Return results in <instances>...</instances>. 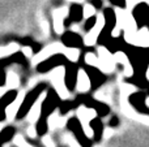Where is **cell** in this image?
I'll return each mask as SVG.
<instances>
[{
	"label": "cell",
	"instance_id": "obj_19",
	"mask_svg": "<svg viewBox=\"0 0 149 147\" xmlns=\"http://www.w3.org/2000/svg\"><path fill=\"white\" fill-rule=\"evenodd\" d=\"M94 16H97L95 7L93 4H90V3H85L84 7H82V17H84V20H89V18L94 17Z\"/></svg>",
	"mask_w": 149,
	"mask_h": 147
},
{
	"label": "cell",
	"instance_id": "obj_22",
	"mask_svg": "<svg viewBox=\"0 0 149 147\" xmlns=\"http://www.w3.org/2000/svg\"><path fill=\"white\" fill-rule=\"evenodd\" d=\"M140 3H144L143 0H126V8H128L130 10H134V8L136 5H139Z\"/></svg>",
	"mask_w": 149,
	"mask_h": 147
},
{
	"label": "cell",
	"instance_id": "obj_13",
	"mask_svg": "<svg viewBox=\"0 0 149 147\" xmlns=\"http://www.w3.org/2000/svg\"><path fill=\"white\" fill-rule=\"evenodd\" d=\"M114 57H115L116 63L118 64L123 65V73L126 77H132L134 76V68H132V64L130 61L128 56L127 54H124L123 51H118V52H114Z\"/></svg>",
	"mask_w": 149,
	"mask_h": 147
},
{
	"label": "cell",
	"instance_id": "obj_11",
	"mask_svg": "<svg viewBox=\"0 0 149 147\" xmlns=\"http://www.w3.org/2000/svg\"><path fill=\"white\" fill-rule=\"evenodd\" d=\"M74 89H76V91L80 94H85L92 89L90 77L86 70L82 69V68H80L76 73V85H74Z\"/></svg>",
	"mask_w": 149,
	"mask_h": 147
},
{
	"label": "cell",
	"instance_id": "obj_7",
	"mask_svg": "<svg viewBox=\"0 0 149 147\" xmlns=\"http://www.w3.org/2000/svg\"><path fill=\"white\" fill-rule=\"evenodd\" d=\"M97 54H98V57H100V72L102 73H113L116 68V60L114 57V54H111L106 47L103 46H100L97 48Z\"/></svg>",
	"mask_w": 149,
	"mask_h": 147
},
{
	"label": "cell",
	"instance_id": "obj_5",
	"mask_svg": "<svg viewBox=\"0 0 149 147\" xmlns=\"http://www.w3.org/2000/svg\"><path fill=\"white\" fill-rule=\"evenodd\" d=\"M123 35L127 43L141 48H149V29L147 26H143L136 31H124Z\"/></svg>",
	"mask_w": 149,
	"mask_h": 147
},
{
	"label": "cell",
	"instance_id": "obj_24",
	"mask_svg": "<svg viewBox=\"0 0 149 147\" xmlns=\"http://www.w3.org/2000/svg\"><path fill=\"white\" fill-rule=\"evenodd\" d=\"M38 130V129H37ZM37 130H36V126H34V124H33V126H29V129H28V134H29V137H31V138H34L37 135Z\"/></svg>",
	"mask_w": 149,
	"mask_h": 147
},
{
	"label": "cell",
	"instance_id": "obj_16",
	"mask_svg": "<svg viewBox=\"0 0 149 147\" xmlns=\"http://www.w3.org/2000/svg\"><path fill=\"white\" fill-rule=\"evenodd\" d=\"M20 48H21V47L18 46L17 43H9V44H7V46H3L1 47L0 54H1L3 59H7V57L15 55L16 52H18V51H20Z\"/></svg>",
	"mask_w": 149,
	"mask_h": 147
},
{
	"label": "cell",
	"instance_id": "obj_1",
	"mask_svg": "<svg viewBox=\"0 0 149 147\" xmlns=\"http://www.w3.org/2000/svg\"><path fill=\"white\" fill-rule=\"evenodd\" d=\"M137 22L128 8H115V26L111 31V36L118 38L122 31H136Z\"/></svg>",
	"mask_w": 149,
	"mask_h": 147
},
{
	"label": "cell",
	"instance_id": "obj_26",
	"mask_svg": "<svg viewBox=\"0 0 149 147\" xmlns=\"http://www.w3.org/2000/svg\"><path fill=\"white\" fill-rule=\"evenodd\" d=\"M145 77H147V80L149 81V65H148V68H147V72H145Z\"/></svg>",
	"mask_w": 149,
	"mask_h": 147
},
{
	"label": "cell",
	"instance_id": "obj_4",
	"mask_svg": "<svg viewBox=\"0 0 149 147\" xmlns=\"http://www.w3.org/2000/svg\"><path fill=\"white\" fill-rule=\"evenodd\" d=\"M76 116H77V120H79V122H80V126L82 128L84 134L86 135L88 138H92L93 135H94V133H93L92 128H90V121H92L93 119H95L97 111H95L94 108H88V107L80 106L79 108H77Z\"/></svg>",
	"mask_w": 149,
	"mask_h": 147
},
{
	"label": "cell",
	"instance_id": "obj_28",
	"mask_svg": "<svg viewBox=\"0 0 149 147\" xmlns=\"http://www.w3.org/2000/svg\"><path fill=\"white\" fill-rule=\"evenodd\" d=\"M143 1H144V3H147V4L149 5V0H143Z\"/></svg>",
	"mask_w": 149,
	"mask_h": 147
},
{
	"label": "cell",
	"instance_id": "obj_3",
	"mask_svg": "<svg viewBox=\"0 0 149 147\" xmlns=\"http://www.w3.org/2000/svg\"><path fill=\"white\" fill-rule=\"evenodd\" d=\"M106 22H107V21H106L105 14H103V13H97L94 25H93L92 27L89 29V31L85 34L84 39H82V43H84L86 47L95 46L101 33L103 31V29H105V26H106Z\"/></svg>",
	"mask_w": 149,
	"mask_h": 147
},
{
	"label": "cell",
	"instance_id": "obj_20",
	"mask_svg": "<svg viewBox=\"0 0 149 147\" xmlns=\"http://www.w3.org/2000/svg\"><path fill=\"white\" fill-rule=\"evenodd\" d=\"M13 143L17 147H33L31 145H29L26 142V139H24V137H21V135H15L13 137Z\"/></svg>",
	"mask_w": 149,
	"mask_h": 147
},
{
	"label": "cell",
	"instance_id": "obj_8",
	"mask_svg": "<svg viewBox=\"0 0 149 147\" xmlns=\"http://www.w3.org/2000/svg\"><path fill=\"white\" fill-rule=\"evenodd\" d=\"M47 96H49L47 91H43V93L36 99V102L31 104L30 109L28 111V113H26V116H25V119L28 120L30 124H36L37 121L41 120V116H42V113H43V106H45V102H46Z\"/></svg>",
	"mask_w": 149,
	"mask_h": 147
},
{
	"label": "cell",
	"instance_id": "obj_15",
	"mask_svg": "<svg viewBox=\"0 0 149 147\" xmlns=\"http://www.w3.org/2000/svg\"><path fill=\"white\" fill-rule=\"evenodd\" d=\"M64 57L71 63H77L80 59V49L77 47H65L64 52H63Z\"/></svg>",
	"mask_w": 149,
	"mask_h": 147
},
{
	"label": "cell",
	"instance_id": "obj_10",
	"mask_svg": "<svg viewBox=\"0 0 149 147\" xmlns=\"http://www.w3.org/2000/svg\"><path fill=\"white\" fill-rule=\"evenodd\" d=\"M25 96H26L25 93L21 91V93L17 94V96L15 98V100L10 102V103L5 107L4 108V119H3V121H5V120H13L18 116L20 109L24 104V100H25Z\"/></svg>",
	"mask_w": 149,
	"mask_h": 147
},
{
	"label": "cell",
	"instance_id": "obj_6",
	"mask_svg": "<svg viewBox=\"0 0 149 147\" xmlns=\"http://www.w3.org/2000/svg\"><path fill=\"white\" fill-rule=\"evenodd\" d=\"M64 49H65V44L60 43V42H54V43H51V44H47L45 48H42L38 54L31 57V63H33L34 65H39L41 63H43L45 60L52 57L54 55L63 54Z\"/></svg>",
	"mask_w": 149,
	"mask_h": 147
},
{
	"label": "cell",
	"instance_id": "obj_14",
	"mask_svg": "<svg viewBox=\"0 0 149 147\" xmlns=\"http://www.w3.org/2000/svg\"><path fill=\"white\" fill-rule=\"evenodd\" d=\"M59 56H56V55H54L52 57H50V59L45 60L43 63H41L39 64V70L41 72H49V70L52 69V67H58V65H62L59 63Z\"/></svg>",
	"mask_w": 149,
	"mask_h": 147
},
{
	"label": "cell",
	"instance_id": "obj_18",
	"mask_svg": "<svg viewBox=\"0 0 149 147\" xmlns=\"http://www.w3.org/2000/svg\"><path fill=\"white\" fill-rule=\"evenodd\" d=\"M85 64L89 65L92 68H95V69L100 70V57H98V54H94V52H88L85 54Z\"/></svg>",
	"mask_w": 149,
	"mask_h": 147
},
{
	"label": "cell",
	"instance_id": "obj_25",
	"mask_svg": "<svg viewBox=\"0 0 149 147\" xmlns=\"http://www.w3.org/2000/svg\"><path fill=\"white\" fill-rule=\"evenodd\" d=\"M67 1H70V3H79V4H81V3H84V0H67Z\"/></svg>",
	"mask_w": 149,
	"mask_h": 147
},
{
	"label": "cell",
	"instance_id": "obj_21",
	"mask_svg": "<svg viewBox=\"0 0 149 147\" xmlns=\"http://www.w3.org/2000/svg\"><path fill=\"white\" fill-rule=\"evenodd\" d=\"M21 52H22V55L26 57V59H31V57L34 56V51L31 49V47H21Z\"/></svg>",
	"mask_w": 149,
	"mask_h": 147
},
{
	"label": "cell",
	"instance_id": "obj_27",
	"mask_svg": "<svg viewBox=\"0 0 149 147\" xmlns=\"http://www.w3.org/2000/svg\"><path fill=\"white\" fill-rule=\"evenodd\" d=\"M145 104H147V107H149V98H147V100H145Z\"/></svg>",
	"mask_w": 149,
	"mask_h": 147
},
{
	"label": "cell",
	"instance_id": "obj_23",
	"mask_svg": "<svg viewBox=\"0 0 149 147\" xmlns=\"http://www.w3.org/2000/svg\"><path fill=\"white\" fill-rule=\"evenodd\" d=\"M42 142H43V145L46 147H55L54 146V142H52V139L49 137V135H45V137H42Z\"/></svg>",
	"mask_w": 149,
	"mask_h": 147
},
{
	"label": "cell",
	"instance_id": "obj_12",
	"mask_svg": "<svg viewBox=\"0 0 149 147\" xmlns=\"http://www.w3.org/2000/svg\"><path fill=\"white\" fill-rule=\"evenodd\" d=\"M18 87H20V77L15 70H9L3 81L1 96L7 93V90H17Z\"/></svg>",
	"mask_w": 149,
	"mask_h": 147
},
{
	"label": "cell",
	"instance_id": "obj_2",
	"mask_svg": "<svg viewBox=\"0 0 149 147\" xmlns=\"http://www.w3.org/2000/svg\"><path fill=\"white\" fill-rule=\"evenodd\" d=\"M65 77H67V68L64 65H58L54 69L49 70V80L60 99L70 98V87L67 85Z\"/></svg>",
	"mask_w": 149,
	"mask_h": 147
},
{
	"label": "cell",
	"instance_id": "obj_17",
	"mask_svg": "<svg viewBox=\"0 0 149 147\" xmlns=\"http://www.w3.org/2000/svg\"><path fill=\"white\" fill-rule=\"evenodd\" d=\"M47 124H49V126L51 128H62L63 125L65 124V120H63L62 116H59V113L58 112H54V113L51 115V116L49 117V120H47Z\"/></svg>",
	"mask_w": 149,
	"mask_h": 147
},
{
	"label": "cell",
	"instance_id": "obj_9",
	"mask_svg": "<svg viewBox=\"0 0 149 147\" xmlns=\"http://www.w3.org/2000/svg\"><path fill=\"white\" fill-rule=\"evenodd\" d=\"M70 16V8L68 7H60L52 10V27L56 34L64 33V21Z\"/></svg>",
	"mask_w": 149,
	"mask_h": 147
}]
</instances>
